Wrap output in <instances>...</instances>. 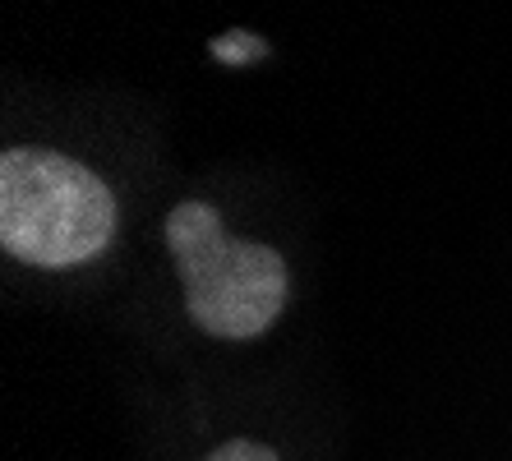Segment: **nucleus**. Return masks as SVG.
<instances>
[{
    "label": "nucleus",
    "instance_id": "obj_1",
    "mask_svg": "<svg viewBox=\"0 0 512 461\" xmlns=\"http://www.w3.org/2000/svg\"><path fill=\"white\" fill-rule=\"evenodd\" d=\"M167 249L176 263L194 328L217 342H250L282 319L291 272L273 245L236 240L213 203L185 199L167 217Z\"/></svg>",
    "mask_w": 512,
    "mask_h": 461
},
{
    "label": "nucleus",
    "instance_id": "obj_2",
    "mask_svg": "<svg viewBox=\"0 0 512 461\" xmlns=\"http://www.w3.org/2000/svg\"><path fill=\"white\" fill-rule=\"evenodd\" d=\"M116 236L107 180L47 148L0 157V245L28 268H79Z\"/></svg>",
    "mask_w": 512,
    "mask_h": 461
},
{
    "label": "nucleus",
    "instance_id": "obj_3",
    "mask_svg": "<svg viewBox=\"0 0 512 461\" xmlns=\"http://www.w3.org/2000/svg\"><path fill=\"white\" fill-rule=\"evenodd\" d=\"M203 461H282L268 443H254V438H231L222 448H213Z\"/></svg>",
    "mask_w": 512,
    "mask_h": 461
},
{
    "label": "nucleus",
    "instance_id": "obj_4",
    "mask_svg": "<svg viewBox=\"0 0 512 461\" xmlns=\"http://www.w3.org/2000/svg\"><path fill=\"white\" fill-rule=\"evenodd\" d=\"M213 56L227 60V65H240V60H250V56H263V42L250 33H227L213 42Z\"/></svg>",
    "mask_w": 512,
    "mask_h": 461
}]
</instances>
